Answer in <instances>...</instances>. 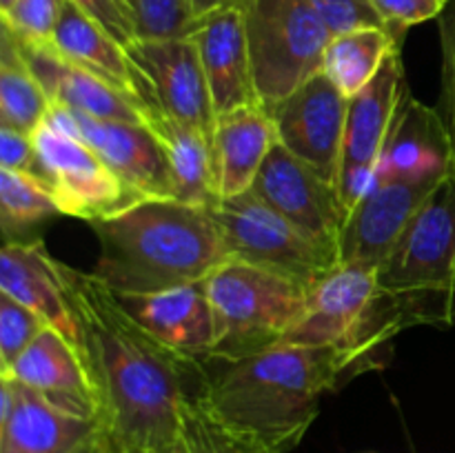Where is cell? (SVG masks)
I'll use <instances>...</instances> for the list:
<instances>
[{
  "instance_id": "cell-7",
  "label": "cell",
  "mask_w": 455,
  "mask_h": 453,
  "mask_svg": "<svg viewBox=\"0 0 455 453\" xmlns=\"http://www.w3.org/2000/svg\"><path fill=\"white\" fill-rule=\"evenodd\" d=\"M209 213L229 260L260 266L307 289H314L338 265L336 251L309 238L253 191L218 200Z\"/></svg>"
},
{
  "instance_id": "cell-35",
  "label": "cell",
  "mask_w": 455,
  "mask_h": 453,
  "mask_svg": "<svg viewBox=\"0 0 455 453\" xmlns=\"http://www.w3.org/2000/svg\"><path fill=\"white\" fill-rule=\"evenodd\" d=\"M391 34L404 40L411 27L438 20L451 0H369Z\"/></svg>"
},
{
  "instance_id": "cell-23",
  "label": "cell",
  "mask_w": 455,
  "mask_h": 453,
  "mask_svg": "<svg viewBox=\"0 0 455 453\" xmlns=\"http://www.w3.org/2000/svg\"><path fill=\"white\" fill-rule=\"evenodd\" d=\"M0 293L43 315L49 327L78 342L76 320L71 315L67 291L58 274L56 258L47 253L40 240H12L0 251Z\"/></svg>"
},
{
  "instance_id": "cell-39",
  "label": "cell",
  "mask_w": 455,
  "mask_h": 453,
  "mask_svg": "<svg viewBox=\"0 0 455 453\" xmlns=\"http://www.w3.org/2000/svg\"><path fill=\"white\" fill-rule=\"evenodd\" d=\"M84 453H107V451L102 447H93V449H89V451H84Z\"/></svg>"
},
{
  "instance_id": "cell-20",
  "label": "cell",
  "mask_w": 455,
  "mask_h": 453,
  "mask_svg": "<svg viewBox=\"0 0 455 453\" xmlns=\"http://www.w3.org/2000/svg\"><path fill=\"white\" fill-rule=\"evenodd\" d=\"M0 373L31 386L65 411L96 420V398L78 346L58 329H44L25 354Z\"/></svg>"
},
{
  "instance_id": "cell-5",
  "label": "cell",
  "mask_w": 455,
  "mask_h": 453,
  "mask_svg": "<svg viewBox=\"0 0 455 453\" xmlns=\"http://www.w3.org/2000/svg\"><path fill=\"white\" fill-rule=\"evenodd\" d=\"M216 340L209 360L234 362L280 345L305 309L311 289L278 274L227 260L204 278Z\"/></svg>"
},
{
  "instance_id": "cell-12",
  "label": "cell",
  "mask_w": 455,
  "mask_h": 453,
  "mask_svg": "<svg viewBox=\"0 0 455 453\" xmlns=\"http://www.w3.org/2000/svg\"><path fill=\"white\" fill-rule=\"evenodd\" d=\"M404 87L407 84H404L403 56L400 52H394L373 76L371 83L349 98L340 173H338V194L349 211L373 187L382 147Z\"/></svg>"
},
{
  "instance_id": "cell-30",
  "label": "cell",
  "mask_w": 455,
  "mask_h": 453,
  "mask_svg": "<svg viewBox=\"0 0 455 453\" xmlns=\"http://www.w3.org/2000/svg\"><path fill=\"white\" fill-rule=\"evenodd\" d=\"M136 20L138 38H178L194 31L191 0H124Z\"/></svg>"
},
{
  "instance_id": "cell-24",
  "label": "cell",
  "mask_w": 455,
  "mask_h": 453,
  "mask_svg": "<svg viewBox=\"0 0 455 453\" xmlns=\"http://www.w3.org/2000/svg\"><path fill=\"white\" fill-rule=\"evenodd\" d=\"M140 114L142 123L154 131L167 154L176 200L204 209L213 207L218 203V191L212 140L198 129L178 123L156 107L140 105Z\"/></svg>"
},
{
  "instance_id": "cell-17",
  "label": "cell",
  "mask_w": 455,
  "mask_h": 453,
  "mask_svg": "<svg viewBox=\"0 0 455 453\" xmlns=\"http://www.w3.org/2000/svg\"><path fill=\"white\" fill-rule=\"evenodd\" d=\"M189 36L200 52L216 118L243 107L260 105L243 7H227L200 18Z\"/></svg>"
},
{
  "instance_id": "cell-10",
  "label": "cell",
  "mask_w": 455,
  "mask_h": 453,
  "mask_svg": "<svg viewBox=\"0 0 455 453\" xmlns=\"http://www.w3.org/2000/svg\"><path fill=\"white\" fill-rule=\"evenodd\" d=\"M44 123L92 147L136 198H176L167 154L145 123L102 120L60 105H52Z\"/></svg>"
},
{
  "instance_id": "cell-3",
  "label": "cell",
  "mask_w": 455,
  "mask_h": 453,
  "mask_svg": "<svg viewBox=\"0 0 455 453\" xmlns=\"http://www.w3.org/2000/svg\"><path fill=\"white\" fill-rule=\"evenodd\" d=\"M89 226L100 247L92 274L120 298L203 282L229 260L209 209L176 198L138 200Z\"/></svg>"
},
{
  "instance_id": "cell-41",
  "label": "cell",
  "mask_w": 455,
  "mask_h": 453,
  "mask_svg": "<svg viewBox=\"0 0 455 453\" xmlns=\"http://www.w3.org/2000/svg\"><path fill=\"white\" fill-rule=\"evenodd\" d=\"M173 453H185V449H182V444H180V442H178V447H176V451H173Z\"/></svg>"
},
{
  "instance_id": "cell-16",
  "label": "cell",
  "mask_w": 455,
  "mask_h": 453,
  "mask_svg": "<svg viewBox=\"0 0 455 453\" xmlns=\"http://www.w3.org/2000/svg\"><path fill=\"white\" fill-rule=\"evenodd\" d=\"M376 271L378 266L363 262L333 266L311 289L300 318L280 345L354 349L355 336L376 296Z\"/></svg>"
},
{
  "instance_id": "cell-9",
  "label": "cell",
  "mask_w": 455,
  "mask_h": 453,
  "mask_svg": "<svg viewBox=\"0 0 455 453\" xmlns=\"http://www.w3.org/2000/svg\"><path fill=\"white\" fill-rule=\"evenodd\" d=\"M31 136L43 160L47 187L62 216L93 222L140 200L80 138L49 123Z\"/></svg>"
},
{
  "instance_id": "cell-27",
  "label": "cell",
  "mask_w": 455,
  "mask_h": 453,
  "mask_svg": "<svg viewBox=\"0 0 455 453\" xmlns=\"http://www.w3.org/2000/svg\"><path fill=\"white\" fill-rule=\"evenodd\" d=\"M52 111V100L22 58L12 31L0 38V127L34 133Z\"/></svg>"
},
{
  "instance_id": "cell-8",
  "label": "cell",
  "mask_w": 455,
  "mask_h": 453,
  "mask_svg": "<svg viewBox=\"0 0 455 453\" xmlns=\"http://www.w3.org/2000/svg\"><path fill=\"white\" fill-rule=\"evenodd\" d=\"M127 56L136 71L138 107H156L212 140L216 111L194 38H138Z\"/></svg>"
},
{
  "instance_id": "cell-29",
  "label": "cell",
  "mask_w": 455,
  "mask_h": 453,
  "mask_svg": "<svg viewBox=\"0 0 455 453\" xmlns=\"http://www.w3.org/2000/svg\"><path fill=\"white\" fill-rule=\"evenodd\" d=\"M180 444L185 453H265L227 429L198 395L182 404Z\"/></svg>"
},
{
  "instance_id": "cell-15",
  "label": "cell",
  "mask_w": 455,
  "mask_h": 453,
  "mask_svg": "<svg viewBox=\"0 0 455 453\" xmlns=\"http://www.w3.org/2000/svg\"><path fill=\"white\" fill-rule=\"evenodd\" d=\"M443 180L373 182L347 216L338 240V265L363 262L380 266Z\"/></svg>"
},
{
  "instance_id": "cell-33",
  "label": "cell",
  "mask_w": 455,
  "mask_h": 453,
  "mask_svg": "<svg viewBox=\"0 0 455 453\" xmlns=\"http://www.w3.org/2000/svg\"><path fill=\"white\" fill-rule=\"evenodd\" d=\"M440 36V102L435 109L443 115L451 145V173L455 178V0L438 18Z\"/></svg>"
},
{
  "instance_id": "cell-37",
  "label": "cell",
  "mask_w": 455,
  "mask_h": 453,
  "mask_svg": "<svg viewBox=\"0 0 455 453\" xmlns=\"http://www.w3.org/2000/svg\"><path fill=\"white\" fill-rule=\"evenodd\" d=\"M0 169L25 173L47 185L43 160L36 149L34 136L16 131V129L0 127Z\"/></svg>"
},
{
  "instance_id": "cell-40",
  "label": "cell",
  "mask_w": 455,
  "mask_h": 453,
  "mask_svg": "<svg viewBox=\"0 0 455 453\" xmlns=\"http://www.w3.org/2000/svg\"><path fill=\"white\" fill-rule=\"evenodd\" d=\"M13 0H0V9H4V7H9V4H12Z\"/></svg>"
},
{
  "instance_id": "cell-18",
  "label": "cell",
  "mask_w": 455,
  "mask_h": 453,
  "mask_svg": "<svg viewBox=\"0 0 455 453\" xmlns=\"http://www.w3.org/2000/svg\"><path fill=\"white\" fill-rule=\"evenodd\" d=\"M451 173V145L443 115L404 87L382 147L376 180H443Z\"/></svg>"
},
{
  "instance_id": "cell-6",
  "label": "cell",
  "mask_w": 455,
  "mask_h": 453,
  "mask_svg": "<svg viewBox=\"0 0 455 453\" xmlns=\"http://www.w3.org/2000/svg\"><path fill=\"white\" fill-rule=\"evenodd\" d=\"M243 12L258 100L269 111L323 71L333 36L309 0H244Z\"/></svg>"
},
{
  "instance_id": "cell-31",
  "label": "cell",
  "mask_w": 455,
  "mask_h": 453,
  "mask_svg": "<svg viewBox=\"0 0 455 453\" xmlns=\"http://www.w3.org/2000/svg\"><path fill=\"white\" fill-rule=\"evenodd\" d=\"M47 327L43 315L0 293V371H7Z\"/></svg>"
},
{
  "instance_id": "cell-26",
  "label": "cell",
  "mask_w": 455,
  "mask_h": 453,
  "mask_svg": "<svg viewBox=\"0 0 455 453\" xmlns=\"http://www.w3.org/2000/svg\"><path fill=\"white\" fill-rule=\"evenodd\" d=\"M403 43L385 27H364L333 36L324 49L323 71L347 98H354L371 83L387 58L403 49Z\"/></svg>"
},
{
  "instance_id": "cell-38",
  "label": "cell",
  "mask_w": 455,
  "mask_h": 453,
  "mask_svg": "<svg viewBox=\"0 0 455 453\" xmlns=\"http://www.w3.org/2000/svg\"><path fill=\"white\" fill-rule=\"evenodd\" d=\"M244 0H191V12H194V20L198 22L200 18L209 16L213 12H220L227 7H243Z\"/></svg>"
},
{
  "instance_id": "cell-1",
  "label": "cell",
  "mask_w": 455,
  "mask_h": 453,
  "mask_svg": "<svg viewBox=\"0 0 455 453\" xmlns=\"http://www.w3.org/2000/svg\"><path fill=\"white\" fill-rule=\"evenodd\" d=\"M96 398L107 453H173L182 404L198 393L204 364L151 336L107 284L56 260Z\"/></svg>"
},
{
  "instance_id": "cell-4",
  "label": "cell",
  "mask_w": 455,
  "mask_h": 453,
  "mask_svg": "<svg viewBox=\"0 0 455 453\" xmlns=\"http://www.w3.org/2000/svg\"><path fill=\"white\" fill-rule=\"evenodd\" d=\"M455 324V178L449 173L427 198L394 251L376 271V296L354 349L373 355L411 327Z\"/></svg>"
},
{
  "instance_id": "cell-19",
  "label": "cell",
  "mask_w": 455,
  "mask_h": 453,
  "mask_svg": "<svg viewBox=\"0 0 455 453\" xmlns=\"http://www.w3.org/2000/svg\"><path fill=\"white\" fill-rule=\"evenodd\" d=\"M120 298V296H118ZM129 314L163 345L198 362H209L216 327L203 282L185 284L151 296L120 298Z\"/></svg>"
},
{
  "instance_id": "cell-14",
  "label": "cell",
  "mask_w": 455,
  "mask_h": 453,
  "mask_svg": "<svg viewBox=\"0 0 455 453\" xmlns=\"http://www.w3.org/2000/svg\"><path fill=\"white\" fill-rule=\"evenodd\" d=\"M93 447L105 449L98 420L65 411L0 373V453H84Z\"/></svg>"
},
{
  "instance_id": "cell-25",
  "label": "cell",
  "mask_w": 455,
  "mask_h": 453,
  "mask_svg": "<svg viewBox=\"0 0 455 453\" xmlns=\"http://www.w3.org/2000/svg\"><path fill=\"white\" fill-rule=\"evenodd\" d=\"M52 47L71 65L83 67L89 74L114 84L120 91L136 98V71L127 49L116 43L98 22L80 12L71 0L62 7L60 20L53 31Z\"/></svg>"
},
{
  "instance_id": "cell-42",
  "label": "cell",
  "mask_w": 455,
  "mask_h": 453,
  "mask_svg": "<svg viewBox=\"0 0 455 453\" xmlns=\"http://www.w3.org/2000/svg\"><path fill=\"white\" fill-rule=\"evenodd\" d=\"M133 453H145V451H133Z\"/></svg>"
},
{
  "instance_id": "cell-36",
  "label": "cell",
  "mask_w": 455,
  "mask_h": 453,
  "mask_svg": "<svg viewBox=\"0 0 455 453\" xmlns=\"http://www.w3.org/2000/svg\"><path fill=\"white\" fill-rule=\"evenodd\" d=\"M83 13L102 27L124 49L138 40L136 20L124 0H71Z\"/></svg>"
},
{
  "instance_id": "cell-32",
  "label": "cell",
  "mask_w": 455,
  "mask_h": 453,
  "mask_svg": "<svg viewBox=\"0 0 455 453\" xmlns=\"http://www.w3.org/2000/svg\"><path fill=\"white\" fill-rule=\"evenodd\" d=\"M65 3L67 0H13L9 7L0 9V20L4 29L22 43L52 44Z\"/></svg>"
},
{
  "instance_id": "cell-13",
  "label": "cell",
  "mask_w": 455,
  "mask_h": 453,
  "mask_svg": "<svg viewBox=\"0 0 455 453\" xmlns=\"http://www.w3.org/2000/svg\"><path fill=\"white\" fill-rule=\"evenodd\" d=\"M251 191L309 238L338 253L349 209L331 182L280 142L267 155Z\"/></svg>"
},
{
  "instance_id": "cell-2",
  "label": "cell",
  "mask_w": 455,
  "mask_h": 453,
  "mask_svg": "<svg viewBox=\"0 0 455 453\" xmlns=\"http://www.w3.org/2000/svg\"><path fill=\"white\" fill-rule=\"evenodd\" d=\"M367 362L347 346L275 345L234 362L204 364L198 398L238 438L265 453H291L320 400Z\"/></svg>"
},
{
  "instance_id": "cell-28",
  "label": "cell",
  "mask_w": 455,
  "mask_h": 453,
  "mask_svg": "<svg viewBox=\"0 0 455 453\" xmlns=\"http://www.w3.org/2000/svg\"><path fill=\"white\" fill-rule=\"evenodd\" d=\"M53 216H60V209L47 185L25 173L0 169V218L4 242L25 240V231Z\"/></svg>"
},
{
  "instance_id": "cell-22",
  "label": "cell",
  "mask_w": 455,
  "mask_h": 453,
  "mask_svg": "<svg viewBox=\"0 0 455 453\" xmlns=\"http://www.w3.org/2000/svg\"><path fill=\"white\" fill-rule=\"evenodd\" d=\"M275 142L274 118L262 105L218 115L212 136L218 200L251 191Z\"/></svg>"
},
{
  "instance_id": "cell-11",
  "label": "cell",
  "mask_w": 455,
  "mask_h": 453,
  "mask_svg": "<svg viewBox=\"0 0 455 453\" xmlns=\"http://www.w3.org/2000/svg\"><path fill=\"white\" fill-rule=\"evenodd\" d=\"M349 98L324 71L269 109L278 142L338 189Z\"/></svg>"
},
{
  "instance_id": "cell-34",
  "label": "cell",
  "mask_w": 455,
  "mask_h": 453,
  "mask_svg": "<svg viewBox=\"0 0 455 453\" xmlns=\"http://www.w3.org/2000/svg\"><path fill=\"white\" fill-rule=\"evenodd\" d=\"M309 4L331 31V36L364 29V27H385L387 29L369 0H309Z\"/></svg>"
},
{
  "instance_id": "cell-21",
  "label": "cell",
  "mask_w": 455,
  "mask_h": 453,
  "mask_svg": "<svg viewBox=\"0 0 455 453\" xmlns=\"http://www.w3.org/2000/svg\"><path fill=\"white\" fill-rule=\"evenodd\" d=\"M16 44L27 65L31 67L36 78L47 91L52 105L69 107V109L83 111V114L96 115L102 120L142 123L136 98L120 91L98 76L89 74L83 67L71 65L52 44H31L18 38Z\"/></svg>"
}]
</instances>
